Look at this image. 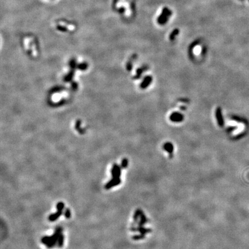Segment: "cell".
Here are the masks:
<instances>
[{
  "instance_id": "1",
  "label": "cell",
  "mask_w": 249,
  "mask_h": 249,
  "mask_svg": "<svg viewBox=\"0 0 249 249\" xmlns=\"http://www.w3.org/2000/svg\"><path fill=\"white\" fill-rule=\"evenodd\" d=\"M63 229L60 226H58L55 229V231L51 236H45L41 239V242L49 248H53L57 244L59 236L62 234Z\"/></svg>"
},
{
  "instance_id": "2",
  "label": "cell",
  "mask_w": 249,
  "mask_h": 249,
  "mask_svg": "<svg viewBox=\"0 0 249 249\" xmlns=\"http://www.w3.org/2000/svg\"><path fill=\"white\" fill-rule=\"evenodd\" d=\"M116 7L117 8H119L121 7L125 8V16L127 17H129L131 15V12L130 8V5H129V4L127 3V2L124 1V0H119L118 2H117L116 4Z\"/></svg>"
},
{
  "instance_id": "3",
  "label": "cell",
  "mask_w": 249,
  "mask_h": 249,
  "mask_svg": "<svg viewBox=\"0 0 249 249\" xmlns=\"http://www.w3.org/2000/svg\"><path fill=\"white\" fill-rule=\"evenodd\" d=\"M215 116H216V118L219 126L220 127H223L224 126V121L223 117L222 110L220 107H219L218 108H216V111H215Z\"/></svg>"
},
{
  "instance_id": "4",
  "label": "cell",
  "mask_w": 249,
  "mask_h": 249,
  "mask_svg": "<svg viewBox=\"0 0 249 249\" xmlns=\"http://www.w3.org/2000/svg\"><path fill=\"white\" fill-rule=\"evenodd\" d=\"M184 115L181 113L179 112H174L170 115V119L171 121L173 122L179 123L181 122L184 121Z\"/></svg>"
},
{
  "instance_id": "5",
  "label": "cell",
  "mask_w": 249,
  "mask_h": 249,
  "mask_svg": "<svg viewBox=\"0 0 249 249\" xmlns=\"http://www.w3.org/2000/svg\"><path fill=\"white\" fill-rule=\"evenodd\" d=\"M111 172L113 178H119L121 174V167L118 166L117 164H114L111 168Z\"/></svg>"
},
{
  "instance_id": "6",
  "label": "cell",
  "mask_w": 249,
  "mask_h": 249,
  "mask_svg": "<svg viewBox=\"0 0 249 249\" xmlns=\"http://www.w3.org/2000/svg\"><path fill=\"white\" fill-rule=\"evenodd\" d=\"M153 81V77L151 76H145L140 84V88L142 89H145L151 84Z\"/></svg>"
},
{
  "instance_id": "7",
  "label": "cell",
  "mask_w": 249,
  "mask_h": 249,
  "mask_svg": "<svg viewBox=\"0 0 249 249\" xmlns=\"http://www.w3.org/2000/svg\"><path fill=\"white\" fill-rule=\"evenodd\" d=\"M121 180L120 178H113L110 181H109L105 185V189L107 190L113 188V187L116 186L118 185L119 184H121Z\"/></svg>"
},
{
  "instance_id": "8",
  "label": "cell",
  "mask_w": 249,
  "mask_h": 249,
  "mask_svg": "<svg viewBox=\"0 0 249 249\" xmlns=\"http://www.w3.org/2000/svg\"><path fill=\"white\" fill-rule=\"evenodd\" d=\"M148 66L147 65H143L142 67L138 68L137 70L136 75H135V76H134V78L135 79H138L140 78V77H141V75L143 74V73H144L145 71L148 70Z\"/></svg>"
},
{
  "instance_id": "9",
  "label": "cell",
  "mask_w": 249,
  "mask_h": 249,
  "mask_svg": "<svg viewBox=\"0 0 249 249\" xmlns=\"http://www.w3.org/2000/svg\"><path fill=\"white\" fill-rule=\"evenodd\" d=\"M62 214H63L62 211L57 210V212L56 213H55V214H51L50 215V216H49V220L50 221V222H54V221L57 220V219H58L62 215Z\"/></svg>"
},
{
  "instance_id": "10",
  "label": "cell",
  "mask_w": 249,
  "mask_h": 249,
  "mask_svg": "<svg viewBox=\"0 0 249 249\" xmlns=\"http://www.w3.org/2000/svg\"><path fill=\"white\" fill-rule=\"evenodd\" d=\"M163 148L166 151L170 154H172L174 151V145L171 143L167 142L166 143L163 145Z\"/></svg>"
},
{
  "instance_id": "11",
  "label": "cell",
  "mask_w": 249,
  "mask_h": 249,
  "mask_svg": "<svg viewBox=\"0 0 249 249\" xmlns=\"http://www.w3.org/2000/svg\"><path fill=\"white\" fill-rule=\"evenodd\" d=\"M58 24L62 27H66L69 31H73L76 28V27L73 24H67L66 23L63 21H59L58 23Z\"/></svg>"
},
{
  "instance_id": "12",
  "label": "cell",
  "mask_w": 249,
  "mask_h": 249,
  "mask_svg": "<svg viewBox=\"0 0 249 249\" xmlns=\"http://www.w3.org/2000/svg\"><path fill=\"white\" fill-rule=\"evenodd\" d=\"M63 243H64V236L62 234H61L60 235V236H59L57 244V246L59 248L62 247L63 245Z\"/></svg>"
},
{
  "instance_id": "13",
  "label": "cell",
  "mask_w": 249,
  "mask_h": 249,
  "mask_svg": "<svg viewBox=\"0 0 249 249\" xmlns=\"http://www.w3.org/2000/svg\"><path fill=\"white\" fill-rule=\"evenodd\" d=\"M57 209L58 211H62L63 209H64L65 205L62 202H58V204H57Z\"/></svg>"
},
{
  "instance_id": "14",
  "label": "cell",
  "mask_w": 249,
  "mask_h": 249,
  "mask_svg": "<svg viewBox=\"0 0 249 249\" xmlns=\"http://www.w3.org/2000/svg\"><path fill=\"white\" fill-rule=\"evenodd\" d=\"M64 216L66 219H70L71 217V212L69 208H66L64 212Z\"/></svg>"
},
{
  "instance_id": "15",
  "label": "cell",
  "mask_w": 249,
  "mask_h": 249,
  "mask_svg": "<svg viewBox=\"0 0 249 249\" xmlns=\"http://www.w3.org/2000/svg\"><path fill=\"white\" fill-rule=\"evenodd\" d=\"M127 164H128V160H127V159H123L122 162H121V167L122 168H126Z\"/></svg>"
},
{
  "instance_id": "16",
  "label": "cell",
  "mask_w": 249,
  "mask_h": 249,
  "mask_svg": "<svg viewBox=\"0 0 249 249\" xmlns=\"http://www.w3.org/2000/svg\"><path fill=\"white\" fill-rule=\"evenodd\" d=\"M178 32L177 31H175L174 32H173L170 35V39L172 40V39H174L175 36H176L177 34H178Z\"/></svg>"
}]
</instances>
